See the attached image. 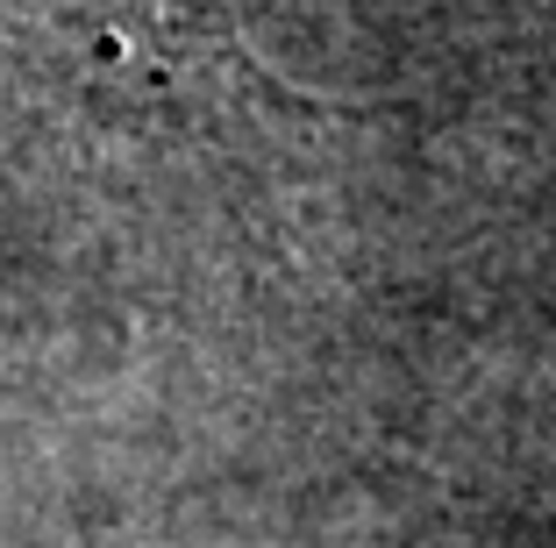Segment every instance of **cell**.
Wrapping results in <instances>:
<instances>
[{
	"label": "cell",
	"instance_id": "1",
	"mask_svg": "<svg viewBox=\"0 0 556 548\" xmlns=\"http://www.w3.org/2000/svg\"><path fill=\"white\" fill-rule=\"evenodd\" d=\"M0 15L43 36L108 93L200 100V107L271 93L236 43L222 0H0Z\"/></svg>",
	"mask_w": 556,
	"mask_h": 548
}]
</instances>
